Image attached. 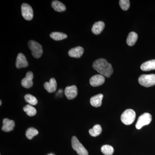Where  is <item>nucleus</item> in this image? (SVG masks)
Segmentation results:
<instances>
[{
  "instance_id": "f257e3e1",
  "label": "nucleus",
  "mask_w": 155,
  "mask_h": 155,
  "mask_svg": "<svg viewBox=\"0 0 155 155\" xmlns=\"http://www.w3.org/2000/svg\"><path fill=\"white\" fill-rule=\"evenodd\" d=\"M93 68L101 75L107 78H110L113 73L112 65L106 59H99L93 64Z\"/></svg>"
},
{
  "instance_id": "f03ea898",
  "label": "nucleus",
  "mask_w": 155,
  "mask_h": 155,
  "mask_svg": "<svg viewBox=\"0 0 155 155\" xmlns=\"http://www.w3.org/2000/svg\"><path fill=\"white\" fill-rule=\"evenodd\" d=\"M138 82L142 86L150 87L155 85V74H143L140 76Z\"/></svg>"
},
{
  "instance_id": "7ed1b4c3",
  "label": "nucleus",
  "mask_w": 155,
  "mask_h": 155,
  "mask_svg": "<svg viewBox=\"0 0 155 155\" xmlns=\"http://www.w3.org/2000/svg\"><path fill=\"white\" fill-rule=\"evenodd\" d=\"M28 47L33 57L39 58L41 57L43 51L42 46L39 43L35 41L31 40L28 42Z\"/></svg>"
},
{
  "instance_id": "20e7f679",
  "label": "nucleus",
  "mask_w": 155,
  "mask_h": 155,
  "mask_svg": "<svg viewBox=\"0 0 155 155\" xmlns=\"http://www.w3.org/2000/svg\"><path fill=\"white\" fill-rule=\"evenodd\" d=\"M136 118L135 111L132 109H127L123 112L121 116V120L123 124L130 125L133 123Z\"/></svg>"
},
{
  "instance_id": "39448f33",
  "label": "nucleus",
  "mask_w": 155,
  "mask_h": 155,
  "mask_svg": "<svg viewBox=\"0 0 155 155\" xmlns=\"http://www.w3.org/2000/svg\"><path fill=\"white\" fill-rule=\"evenodd\" d=\"M72 149L76 151L79 155H88V153L83 145L79 142L75 136L72 137Z\"/></svg>"
},
{
  "instance_id": "423d86ee",
  "label": "nucleus",
  "mask_w": 155,
  "mask_h": 155,
  "mask_svg": "<svg viewBox=\"0 0 155 155\" xmlns=\"http://www.w3.org/2000/svg\"><path fill=\"white\" fill-rule=\"evenodd\" d=\"M152 121V116L149 113H144L139 117L137 122L136 124L137 129H141L145 125H148Z\"/></svg>"
},
{
  "instance_id": "0eeeda50",
  "label": "nucleus",
  "mask_w": 155,
  "mask_h": 155,
  "mask_svg": "<svg viewBox=\"0 0 155 155\" xmlns=\"http://www.w3.org/2000/svg\"><path fill=\"white\" fill-rule=\"evenodd\" d=\"M22 17L26 20H31L33 17V10L30 5L23 3L21 6Z\"/></svg>"
},
{
  "instance_id": "6e6552de",
  "label": "nucleus",
  "mask_w": 155,
  "mask_h": 155,
  "mask_svg": "<svg viewBox=\"0 0 155 155\" xmlns=\"http://www.w3.org/2000/svg\"><path fill=\"white\" fill-rule=\"evenodd\" d=\"M33 77V72L31 71H28L27 72L26 74V76L21 81L22 86L26 88H29L31 87L33 84L32 81Z\"/></svg>"
},
{
  "instance_id": "1a4fd4ad",
  "label": "nucleus",
  "mask_w": 155,
  "mask_h": 155,
  "mask_svg": "<svg viewBox=\"0 0 155 155\" xmlns=\"http://www.w3.org/2000/svg\"><path fill=\"white\" fill-rule=\"evenodd\" d=\"M105 81L104 76L101 75H96L91 78L90 84L93 87H97L102 85Z\"/></svg>"
},
{
  "instance_id": "9d476101",
  "label": "nucleus",
  "mask_w": 155,
  "mask_h": 155,
  "mask_svg": "<svg viewBox=\"0 0 155 155\" xmlns=\"http://www.w3.org/2000/svg\"><path fill=\"white\" fill-rule=\"evenodd\" d=\"M65 94L66 97L69 100H72L75 98L78 94V89L75 85L67 86L65 88Z\"/></svg>"
},
{
  "instance_id": "9b49d317",
  "label": "nucleus",
  "mask_w": 155,
  "mask_h": 155,
  "mask_svg": "<svg viewBox=\"0 0 155 155\" xmlns=\"http://www.w3.org/2000/svg\"><path fill=\"white\" fill-rule=\"evenodd\" d=\"M28 64L25 56L22 53H19L17 56L16 62V67L17 69L25 68L28 67Z\"/></svg>"
},
{
  "instance_id": "f8f14e48",
  "label": "nucleus",
  "mask_w": 155,
  "mask_h": 155,
  "mask_svg": "<svg viewBox=\"0 0 155 155\" xmlns=\"http://www.w3.org/2000/svg\"><path fill=\"white\" fill-rule=\"evenodd\" d=\"M45 89L49 93H53L56 91L57 88V83L55 79L51 78L49 82H45L44 84Z\"/></svg>"
},
{
  "instance_id": "ddd939ff",
  "label": "nucleus",
  "mask_w": 155,
  "mask_h": 155,
  "mask_svg": "<svg viewBox=\"0 0 155 155\" xmlns=\"http://www.w3.org/2000/svg\"><path fill=\"white\" fill-rule=\"evenodd\" d=\"M84 48L80 46L71 49L69 51L68 54L71 58H80L82 55L84 53Z\"/></svg>"
},
{
  "instance_id": "4468645a",
  "label": "nucleus",
  "mask_w": 155,
  "mask_h": 155,
  "mask_svg": "<svg viewBox=\"0 0 155 155\" xmlns=\"http://www.w3.org/2000/svg\"><path fill=\"white\" fill-rule=\"evenodd\" d=\"M3 126L2 130L5 132H10L14 129L15 122L13 120L8 119H5L3 121Z\"/></svg>"
},
{
  "instance_id": "2eb2a0df",
  "label": "nucleus",
  "mask_w": 155,
  "mask_h": 155,
  "mask_svg": "<svg viewBox=\"0 0 155 155\" xmlns=\"http://www.w3.org/2000/svg\"><path fill=\"white\" fill-rule=\"evenodd\" d=\"M105 27V23L102 21L96 22L93 25L92 28V32L95 35L100 34Z\"/></svg>"
},
{
  "instance_id": "dca6fc26",
  "label": "nucleus",
  "mask_w": 155,
  "mask_h": 155,
  "mask_svg": "<svg viewBox=\"0 0 155 155\" xmlns=\"http://www.w3.org/2000/svg\"><path fill=\"white\" fill-rule=\"evenodd\" d=\"M102 94H98L91 97L90 99L91 104L93 107H101L102 104V101L103 98Z\"/></svg>"
},
{
  "instance_id": "f3484780",
  "label": "nucleus",
  "mask_w": 155,
  "mask_h": 155,
  "mask_svg": "<svg viewBox=\"0 0 155 155\" xmlns=\"http://www.w3.org/2000/svg\"><path fill=\"white\" fill-rule=\"evenodd\" d=\"M140 69L143 71H149L155 69V60H150L142 64Z\"/></svg>"
},
{
  "instance_id": "a211bd4d",
  "label": "nucleus",
  "mask_w": 155,
  "mask_h": 155,
  "mask_svg": "<svg viewBox=\"0 0 155 155\" xmlns=\"http://www.w3.org/2000/svg\"><path fill=\"white\" fill-rule=\"evenodd\" d=\"M138 38V35L134 31H131L128 34L126 43L129 46L134 45Z\"/></svg>"
},
{
  "instance_id": "6ab92c4d",
  "label": "nucleus",
  "mask_w": 155,
  "mask_h": 155,
  "mask_svg": "<svg viewBox=\"0 0 155 155\" xmlns=\"http://www.w3.org/2000/svg\"><path fill=\"white\" fill-rule=\"evenodd\" d=\"M51 6L57 12H64L66 10V7L65 5L58 1H53L51 3Z\"/></svg>"
},
{
  "instance_id": "aec40b11",
  "label": "nucleus",
  "mask_w": 155,
  "mask_h": 155,
  "mask_svg": "<svg viewBox=\"0 0 155 155\" xmlns=\"http://www.w3.org/2000/svg\"><path fill=\"white\" fill-rule=\"evenodd\" d=\"M102 131V129L100 125H96L94 126L93 128L90 129L89 130V133L91 136L94 137L98 136L101 134Z\"/></svg>"
},
{
  "instance_id": "412c9836",
  "label": "nucleus",
  "mask_w": 155,
  "mask_h": 155,
  "mask_svg": "<svg viewBox=\"0 0 155 155\" xmlns=\"http://www.w3.org/2000/svg\"><path fill=\"white\" fill-rule=\"evenodd\" d=\"M50 37L55 41H61L67 38V35L66 34L59 32H53L50 34Z\"/></svg>"
},
{
  "instance_id": "4be33fe9",
  "label": "nucleus",
  "mask_w": 155,
  "mask_h": 155,
  "mask_svg": "<svg viewBox=\"0 0 155 155\" xmlns=\"http://www.w3.org/2000/svg\"><path fill=\"white\" fill-rule=\"evenodd\" d=\"M23 110L26 113L28 116H33L36 115L37 111L35 108L30 105H27L23 108Z\"/></svg>"
},
{
  "instance_id": "5701e85b",
  "label": "nucleus",
  "mask_w": 155,
  "mask_h": 155,
  "mask_svg": "<svg viewBox=\"0 0 155 155\" xmlns=\"http://www.w3.org/2000/svg\"><path fill=\"white\" fill-rule=\"evenodd\" d=\"M102 153L105 155H112L114 154V149L113 147L109 145H104L101 148Z\"/></svg>"
},
{
  "instance_id": "b1692460",
  "label": "nucleus",
  "mask_w": 155,
  "mask_h": 155,
  "mask_svg": "<svg viewBox=\"0 0 155 155\" xmlns=\"http://www.w3.org/2000/svg\"><path fill=\"white\" fill-rule=\"evenodd\" d=\"M38 131L34 127H30L28 128L25 132V136L29 140H31L35 136L38 135Z\"/></svg>"
},
{
  "instance_id": "393cba45",
  "label": "nucleus",
  "mask_w": 155,
  "mask_h": 155,
  "mask_svg": "<svg viewBox=\"0 0 155 155\" xmlns=\"http://www.w3.org/2000/svg\"><path fill=\"white\" fill-rule=\"evenodd\" d=\"M25 101L31 105H36L38 103L36 98L30 94L25 95L24 97Z\"/></svg>"
},
{
  "instance_id": "a878e982",
  "label": "nucleus",
  "mask_w": 155,
  "mask_h": 155,
  "mask_svg": "<svg viewBox=\"0 0 155 155\" xmlns=\"http://www.w3.org/2000/svg\"><path fill=\"white\" fill-rule=\"evenodd\" d=\"M120 8L123 11H127L130 6V1L129 0H120L119 2Z\"/></svg>"
},
{
  "instance_id": "bb28decb",
  "label": "nucleus",
  "mask_w": 155,
  "mask_h": 155,
  "mask_svg": "<svg viewBox=\"0 0 155 155\" xmlns=\"http://www.w3.org/2000/svg\"><path fill=\"white\" fill-rule=\"evenodd\" d=\"M2 101H0V105H2Z\"/></svg>"
},
{
  "instance_id": "cd10ccee",
  "label": "nucleus",
  "mask_w": 155,
  "mask_h": 155,
  "mask_svg": "<svg viewBox=\"0 0 155 155\" xmlns=\"http://www.w3.org/2000/svg\"></svg>"
}]
</instances>
